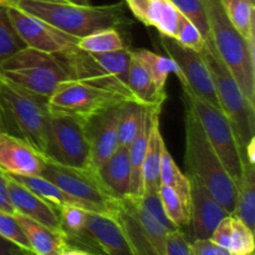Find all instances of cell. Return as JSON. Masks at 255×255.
Here are the masks:
<instances>
[{
  "label": "cell",
  "instance_id": "1",
  "mask_svg": "<svg viewBox=\"0 0 255 255\" xmlns=\"http://www.w3.org/2000/svg\"><path fill=\"white\" fill-rule=\"evenodd\" d=\"M16 5L52 26L76 37H82L100 29L127 26L133 22L124 2L110 5H75L70 2L17 0Z\"/></svg>",
  "mask_w": 255,
  "mask_h": 255
},
{
  "label": "cell",
  "instance_id": "2",
  "mask_svg": "<svg viewBox=\"0 0 255 255\" xmlns=\"http://www.w3.org/2000/svg\"><path fill=\"white\" fill-rule=\"evenodd\" d=\"M186 152L184 164L188 176L196 178L213 196V198L228 212L234 213L237 199V184L224 168L212 144L209 143L201 122L193 110L186 104Z\"/></svg>",
  "mask_w": 255,
  "mask_h": 255
},
{
  "label": "cell",
  "instance_id": "3",
  "mask_svg": "<svg viewBox=\"0 0 255 255\" xmlns=\"http://www.w3.org/2000/svg\"><path fill=\"white\" fill-rule=\"evenodd\" d=\"M202 2L217 52L233 75L244 96L255 106L254 46L229 21L221 0H202Z\"/></svg>",
  "mask_w": 255,
  "mask_h": 255
},
{
  "label": "cell",
  "instance_id": "4",
  "mask_svg": "<svg viewBox=\"0 0 255 255\" xmlns=\"http://www.w3.org/2000/svg\"><path fill=\"white\" fill-rule=\"evenodd\" d=\"M1 107L5 131L16 136L45 156L50 109L47 99L27 92L2 77Z\"/></svg>",
  "mask_w": 255,
  "mask_h": 255
},
{
  "label": "cell",
  "instance_id": "5",
  "mask_svg": "<svg viewBox=\"0 0 255 255\" xmlns=\"http://www.w3.org/2000/svg\"><path fill=\"white\" fill-rule=\"evenodd\" d=\"M201 55L213 77L221 110L231 122L242 159L246 164L247 146L255 139V106L244 96L233 75L217 52L211 37L206 40Z\"/></svg>",
  "mask_w": 255,
  "mask_h": 255
},
{
  "label": "cell",
  "instance_id": "6",
  "mask_svg": "<svg viewBox=\"0 0 255 255\" xmlns=\"http://www.w3.org/2000/svg\"><path fill=\"white\" fill-rule=\"evenodd\" d=\"M0 74L10 84L45 99L61 82L72 80L69 67L57 55L27 46L0 62Z\"/></svg>",
  "mask_w": 255,
  "mask_h": 255
},
{
  "label": "cell",
  "instance_id": "7",
  "mask_svg": "<svg viewBox=\"0 0 255 255\" xmlns=\"http://www.w3.org/2000/svg\"><path fill=\"white\" fill-rule=\"evenodd\" d=\"M112 216L121 226L133 255H167V231L142 206L139 197L116 199Z\"/></svg>",
  "mask_w": 255,
  "mask_h": 255
},
{
  "label": "cell",
  "instance_id": "8",
  "mask_svg": "<svg viewBox=\"0 0 255 255\" xmlns=\"http://www.w3.org/2000/svg\"><path fill=\"white\" fill-rule=\"evenodd\" d=\"M45 158L75 168H91L87 121L50 110Z\"/></svg>",
  "mask_w": 255,
  "mask_h": 255
},
{
  "label": "cell",
  "instance_id": "9",
  "mask_svg": "<svg viewBox=\"0 0 255 255\" xmlns=\"http://www.w3.org/2000/svg\"><path fill=\"white\" fill-rule=\"evenodd\" d=\"M184 101L193 110L197 119L201 122L209 143L218 154L224 168L236 184L241 181L244 171L238 142L232 125L221 109L183 91Z\"/></svg>",
  "mask_w": 255,
  "mask_h": 255
},
{
  "label": "cell",
  "instance_id": "10",
  "mask_svg": "<svg viewBox=\"0 0 255 255\" xmlns=\"http://www.w3.org/2000/svg\"><path fill=\"white\" fill-rule=\"evenodd\" d=\"M129 100L120 92L81 80H66L47 99V105L52 111L65 112L89 121L92 117Z\"/></svg>",
  "mask_w": 255,
  "mask_h": 255
},
{
  "label": "cell",
  "instance_id": "11",
  "mask_svg": "<svg viewBox=\"0 0 255 255\" xmlns=\"http://www.w3.org/2000/svg\"><path fill=\"white\" fill-rule=\"evenodd\" d=\"M41 177L56 184L70 196L89 204L95 213H112L116 198L92 168H75L46 158Z\"/></svg>",
  "mask_w": 255,
  "mask_h": 255
},
{
  "label": "cell",
  "instance_id": "12",
  "mask_svg": "<svg viewBox=\"0 0 255 255\" xmlns=\"http://www.w3.org/2000/svg\"><path fill=\"white\" fill-rule=\"evenodd\" d=\"M159 44L167 56L171 57L178 66L179 74L177 77L181 81L183 91L221 109L213 77L201 52L189 49L176 41L173 37L162 34H159Z\"/></svg>",
  "mask_w": 255,
  "mask_h": 255
},
{
  "label": "cell",
  "instance_id": "13",
  "mask_svg": "<svg viewBox=\"0 0 255 255\" xmlns=\"http://www.w3.org/2000/svg\"><path fill=\"white\" fill-rule=\"evenodd\" d=\"M67 247L95 255H133L121 226L112 214L87 213L84 231L66 238Z\"/></svg>",
  "mask_w": 255,
  "mask_h": 255
},
{
  "label": "cell",
  "instance_id": "14",
  "mask_svg": "<svg viewBox=\"0 0 255 255\" xmlns=\"http://www.w3.org/2000/svg\"><path fill=\"white\" fill-rule=\"evenodd\" d=\"M10 21L27 47L59 55L74 49L79 37L72 36L49 22L25 12L16 5L7 6Z\"/></svg>",
  "mask_w": 255,
  "mask_h": 255
},
{
  "label": "cell",
  "instance_id": "15",
  "mask_svg": "<svg viewBox=\"0 0 255 255\" xmlns=\"http://www.w3.org/2000/svg\"><path fill=\"white\" fill-rule=\"evenodd\" d=\"M189 177V176H188ZM191 179V204H189L188 234L189 242L197 239H211L219 222L231 216L216 199L208 189L196 178Z\"/></svg>",
  "mask_w": 255,
  "mask_h": 255
},
{
  "label": "cell",
  "instance_id": "16",
  "mask_svg": "<svg viewBox=\"0 0 255 255\" xmlns=\"http://www.w3.org/2000/svg\"><path fill=\"white\" fill-rule=\"evenodd\" d=\"M45 156L21 138L0 132V171L12 176H41Z\"/></svg>",
  "mask_w": 255,
  "mask_h": 255
},
{
  "label": "cell",
  "instance_id": "17",
  "mask_svg": "<svg viewBox=\"0 0 255 255\" xmlns=\"http://www.w3.org/2000/svg\"><path fill=\"white\" fill-rule=\"evenodd\" d=\"M5 176H6L7 193L15 213L22 214L52 231L64 233L60 221L59 207L36 196L34 192L12 179L9 174L5 173Z\"/></svg>",
  "mask_w": 255,
  "mask_h": 255
},
{
  "label": "cell",
  "instance_id": "18",
  "mask_svg": "<svg viewBox=\"0 0 255 255\" xmlns=\"http://www.w3.org/2000/svg\"><path fill=\"white\" fill-rule=\"evenodd\" d=\"M119 107L120 105L87 121V133L90 139V167L96 172L119 148V139H117Z\"/></svg>",
  "mask_w": 255,
  "mask_h": 255
},
{
  "label": "cell",
  "instance_id": "19",
  "mask_svg": "<svg viewBox=\"0 0 255 255\" xmlns=\"http://www.w3.org/2000/svg\"><path fill=\"white\" fill-rule=\"evenodd\" d=\"M125 4L142 24L154 27L162 35L174 36L182 14L171 0H125Z\"/></svg>",
  "mask_w": 255,
  "mask_h": 255
},
{
  "label": "cell",
  "instance_id": "20",
  "mask_svg": "<svg viewBox=\"0 0 255 255\" xmlns=\"http://www.w3.org/2000/svg\"><path fill=\"white\" fill-rule=\"evenodd\" d=\"M102 183L116 199L129 196L131 189V166L128 148L119 147L115 153L97 169Z\"/></svg>",
  "mask_w": 255,
  "mask_h": 255
},
{
  "label": "cell",
  "instance_id": "21",
  "mask_svg": "<svg viewBox=\"0 0 255 255\" xmlns=\"http://www.w3.org/2000/svg\"><path fill=\"white\" fill-rule=\"evenodd\" d=\"M14 216L35 255H61L67 248L66 237L64 233L52 231L20 213H15Z\"/></svg>",
  "mask_w": 255,
  "mask_h": 255
},
{
  "label": "cell",
  "instance_id": "22",
  "mask_svg": "<svg viewBox=\"0 0 255 255\" xmlns=\"http://www.w3.org/2000/svg\"><path fill=\"white\" fill-rule=\"evenodd\" d=\"M159 114L153 115L147 144L146 156L142 166V194L147 192H158L161 187V161L163 147L166 146L159 126Z\"/></svg>",
  "mask_w": 255,
  "mask_h": 255
},
{
  "label": "cell",
  "instance_id": "23",
  "mask_svg": "<svg viewBox=\"0 0 255 255\" xmlns=\"http://www.w3.org/2000/svg\"><path fill=\"white\" fill-rule=\"evenodd\" d=\"M129 91L137 102L148 107H162L167 100L166 90H159L148 70L132 54L127 76Z\"/></svg>",
  "mask_w": 255,
  "mask_h": 255
},
{
  "label": "cell",
  "instance_id": "24",
  "mask_svg": "<svg viewBox=\"0 0 255 255\" xmlns=\"http://www.w3.org/2000/svg\"><path fill=\"white\" fill-rule=\"evenodd\" d=\"M162 107H148L146 109L143 121L138 133L133 138L128 147L129 166H131V189L129 196L141 197L142 196V166H143L144 156H146L147 144L149 139V131L153 115L156 112H161Z\"/></svg>",
  "mask_w": 255,
  "mask_h": 255
},
{
  "label": "cell",
  "instance_id": "25",
  "mask_svg": "<svg viewBox=\"0 0 255 255\" xmlns=\"http://www.w3.org/2000/svg\"><path fill=\"white\" fill-rule=\"evenodd\" d=\"M12 179L21 183L22 186L26 187L31 192H34L36 196L41 197L45 201L50 202V203L55 204V206H66V204H71V206L80 207L86 211L92 212L91 207L85 202L80 201V199L75 198V197L70 196L66 192L62 191L61 188L54 184L52 182L47 181L46 178L41 176H12L9 174Z\"/></svg>",
  "mask_w": 255,
  "mask_h": 255
},
{
  "label": "cell",
  "instance_id": "26",
  "mask_svg": "<svg viewBox=\"0 0 255 255\" xmlns=\"http://www.w3.org/2000/svg\"><path fill=\"white\" fill-rule=\"evenodd\" d=\"M233 216L241 219L249 229H255V168L254 164H244L241 181L237 183L236 209Z\"/></svg>",
  "mask_w": 255,
  "mask_h": 255
},
{
  "label": "cell",
  "instance_id": "27",
  "mask_svg": "<svg viewBox=\"0 0 255 255\" xmlns=\"http://www.w3.org/2000/svg\"><path fill=\"white\" fill-rule=\"evenodd\" d=\"M147 106H143L134 100L125 101L119 107V121H117V139L119 147L128 148L131 142L138 133L146 114Z\"/></svg>",
  "mask_w": 255,
  "mask_h": 255
},
{
  "label": "cell",
  "instance_id": "28",
  "mask_svg": "<svg viewBox=\"0 0 255 255\" xmlns=\"http://www.w3.org/2000/svg\"><path fill=\"white\" fill-rule=\"evenodd\" d=\"M229 21L254 46V0H221Z\"/></svg>",
  "mask_w": 255,
  "mask_h": 255
},
{
  "label": "cell",
  "instance_id": "29",
  "mask_svg": "<svg viewBox=\"0 0 255 255\" xmlns=\"http://www.w3.org/2000/svg\"><path fill=\"white\" fill-rule=\"evenodd\" d=\"M161 184L171 187L172 189L178 193L182 201L189 209L191 204V179L188 174H184L179 169L176 162L172 158V154L169 153L167 146L163 147L162 152V161H161Z\"/></svg>",
  "mask_w": 255,
  "mask_h": 255
},
{
  "label": "cell",
  "instance_id": "30",
  "mask_svg": "<svg viewBox=\"0 0 255 255\" xmlns=\"http://www.w3.org/2000/svg\"><path fill=\"white\" fill-rule=\"evenodd\" d=\"M76 46L82 51L91 52V54L117 51L127 47L120 30L115 27L100 29L91 34L79 37Z\"/></svg>",
  "mask_w": 255,
  "mask_h": 255
},
{
  "label": "cell",
  "instance_id": "31",
  "mask_svg": "<svg viewBox=\"0 0 255 255\" xmlns=\"http://www.w3.org/2000/svg\"><path fill=\"white\" fill-rule=\"evenodd\" d=\"M132 54L148 70L159 90H164L169 74H174L176 76L179 74L178 66L171 57L158 55L146 49L132 50Z\"/></svg>",
  "mask_w": 255,
  "mask_h": 255
},
{
  "label": "cell",
  "instance_id": "32",
  "mask_svg": "<svg viewBox=\"0 0 255 255\" xmlns=\"http://www.w3.org/2000/svg\"><path fill=\"white\" fill-rule=\"evenodd\" d=\"M159 198H161L162 207L166 213L167 218L169 219L172 224L179 231L186 232L189 222V209L182 201L181 197L178 196L174 189L171 187L161 184L159 187Z\"/></svg>",
  "mask_w": 255,
  "mask_h": 255
},
{
  "label": "cell",
  "instance_id": "33",
  "mask_svg": "<svg viewBox=\"0 0 255 255\" xmlns=\"http://www.w3.org/2000/svg\"><path fill=\"white\" fill-rule=\"evenodd\" d=\"M92 56L105 71L119 77L122 81L127 82L129 62H131L132 57V49L127 46L125 49L117 50V51L92 54Z\"/></svg>",
  "mask_w": 255,
  "mask_h": 255
},
{
  "label": "cell",
  "instance_id": "34",
  "mask_svg": "<svg viewBox=\"0 0 255 255\" xmlns=\"http://www.w3.org/2000/svg\"><path fill=\"white\" fill-rule=\"evenodd\" d=\"M26 47L10 21L6 5L0 4V62Z\"/></svg>",
  "mask_w": 255,
  "mask_h": 255
},
{
  "label": "cell",
  "instance_id": "35",
  "mask_svg": "<svg viewBox=\"0 0 255 255\" xmlns=\"http://www.w3.org/2000/svg\"><path fill=\"white\" fill-rule=\"evenodd\" d=\"M254 232L241 219L232 216V229L227 251L231 255H254Z\"/></svg>",
  "mask_w": 255,
  "mask_h": 255
},
{
  "label": "cell",
  "instance_id": "36",
  "mask_svg": "<svg viewBox=\"0 0 255 255\" xmlns=\"http://www.w3.org/2000/svg\"><path fill=\"white\" fill-rule=\"evenodd\" d=\"M171 1L178 9V11L201 31L204 39L208 40L211 37L208 19L202 0H171Z\"/></svg>",
  "mask_w": 255,
  "mask_h": 255
},
{
  "label": "cell",
  "instance_id": "37",
  "mask_svg": "<svg viewBox=\"0 0 255 255\" xmlns=\"http://www.w3.org/2000/svg\"><path fill=\"white\" fill-rule=\"evenodd\" d=\"M59 213L62 232L66 238L76 236L80 232L84 231L89 211L80 208V207L71 206V204H66V206L59 207Z\"/></svg>",
  "mask_w": 255,
  "mask_h": 255
},
{
  "label": "cell",
  "instance_id": "38",
  "mask_svg": "<svg viewBox=\"0 0 255 255\" xmlns=\"http://www.w3.org/2000/svg\"><path fill=\"white\" fill-rule=\"evenodd\" d=\"M173 39L178 41L179 44L184 45L189 49L196 50L198 52H201L206 45V39L201 34V31L183 15H181L178 27H177Z\"/></svg>",
  "mask_w": 255,
  "mask_h": 255
},
{
  "label": "cell",
  "instance_id": "39",
  "mask_svg": "<svg viewBox=\"0 0 255 255\" xmlns=\"http://www.w3.org/2000/svg\"><path fill=\"white\" fill-rule=\"evenodd\" d=\"M0 236L9 239L12 243L17 244L21 248L31 252L30 244L20 227L19 222L15 218L14 214L6 213V212L0 211ZM32 253V252H31Z\"/></svg>",
  "mask_w": 255,
  "mask_h": 255
},
{
  "label": "cell",
  "instance_id": "40",
  "mask_svg": "<svg viewBox=\"0 0 255 255\" xmlns=\"http://www.w3.org/2000/svg\"><path fill=\"white\" fill-rule=\"evenodd\" d=\"M139 201H141L142 206L146 208V211L148 212L159 224H162L167 231H177L176 227L169 222L166 213H164L158 192H147V193H143L139 197Z\"/></svg>",
  "mask_w": 255,
  "mask_h": 255
},
{
  "label": "cell",
  "instance_id": "41",
  "mask_svg": "<svg viewBox=\"0 0 255 255\" xmlns=\"http://www.w3.org/2000/svg\"><path fill=\"white\" fill-rule=\"evenodd\" d=\"M167 255H191L189 241L183 231L168 232L166 238Z\"/></svg>",
  "mask_w": 255,
  "mask_h": 255
},
{
  "label": "cell",
  "instance_id": "42",
  "mask_svg": "<svg viewBox=\"0 0 255 255\" xmlns=\"http://www.w3.org/2000/svg\"><path fill=\"white\" fill-rule=\"evenodd\" d=\"M191 255H231L223 247L218 246L211 239H197L189 242Z\"/></svg>",
  "mask_w": 255,
  "mask_h": 255
},
{
  "label": "cell",
  "instance_id": "43",
  "mask_svg": "<svg viewBox=\"0 0 255 255\" xmlns=\"http://www.w3.org/2000/svg\"><path fill=\"white\" fill-rule=\"evenodd\" d=\"M0 211L6 212V213L15 214V209L10 202L9 193H7L6 176L4 172L0 171Z\"/></svg>",
  "mask_w": 255,
  "mask_h": 255
},
{
  "label": "cell",
  "instance_id": "44",
  "mask_svg": "<svg viewBox=\"0 0 255 255\" xmlns=\"http://www.w3.org/2000/svg\"><path fill=\"white\" fill-rule=\"evenodd\" d=\"M0 255H34V253L0 236Z\"/></svg>",
  "mask_w": 255,
  "mask_h": 255
},
{
  "label": "cell",
  "instance_id": "45",
  "mask_svg": "<svg viewBox=\"0 0 255 255\" xmlns=\"http://www.w3.org/2000/svg\"><path fill=\"white\" fill-rule=\"evenodd\" d=\"M61 255H95V254L90 253V252H86V251H82V249L67 247V248L64 251V253H62Z\"/></svg>",
  "mask_w": 255,
  "mask_h": 255
},
{
  "label": "cell",
  "instance_id": "46",
  "mask_svg": "<svg viewBox=\"0 0 255 255\" xmlns=\"http://www.w3.org/2000/svg\"><path fill=\"white\" fill-rule=\"evenodd\" d=\"M1 85H2V76L0 74V95H1ZM5 131V124H4V114H2L1 107V99H0V132Z\"/></svg>",
  "mask_w": 255,
  "mask_h": 255
},
{
  "label": "cell",
  "instance_id": "47",
  "mask_svg": "<svg viewBox=\"0 0 255 255\" xmlns=\"http://www.w3.org/2000/svg\"><path fill=\"white\" fill-rule=\"evenodd\" d=\"M65 1L75 5H90L91 0H65Z\"/></svg>",
  "mask_w": 255,
  "mask_h": 255
},
{
  "label": "cell",
  "instance_id": "48",
  "mask_svg": "<svg viewBox=\"0 0 255 255\" xmlns=\"http://www.w3.org/2000/svg\"><path fill=\"white\" fill-rule=\"evenodd\" d=\"M0 4L9 6V5H15V2L14 0H0Z\"/></svg>",
  "mask_w": 255,
  "mask_h": 255
},
{
  "label": "cell",
  "instance_id": "49",
  "mask_svg": "<svg viewBox=\"0 0 255 255\" xmlns=\"http://www.w3.org/2000/svg\"><path fill=\"white\" fill-rule=\"evenodd\" d=\"M17 0H14V2L16 4ZM39 1H51V2H66L65 0H39Z\"/></svg>",
  "mask_w": 255,
  "mask_h": 255
},
{
  "label": "cell",
  "instance_id": "50",
  "mask_svg": "<svg viewBox=\"0 0 255 255\" xmlns=\"http://www.w3.org/2000/svg\"><path fill=\"white\" fill-rule=\"evenodd\" d=\"M34 255H35V254H34Z\"/></svg>",
  "mask_w": 255,
  "mask_h": 255
}]
</instances>
